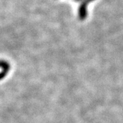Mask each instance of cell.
Segmentation results:
<instances>
[{
  "label": "cell",
  "mask_w": 123,
  "mask_h": 123,
  "mask_svg": "<svg viewBox=\"0 0 123 123\" xmlns=\"http://www.w3.org/2000/svg\"><path fill=\"white\" fill-rule=\"evenodd\" d=\"M90 3L89 0H83L78 9V17L81 21L85 20L88 15V4Z\"/></svg>",
  "instance_id": "cell-1"
},
{
  "label": "cell",
  "mask_w": 123,
  "mask_h": 123,
  "mask_svg": "<svg viewBox=\"0 0 123 123\" xmlns=\"http://www.w3.org/2000/svg\"><path fill=\"white\" fill-rule=\"evenodd\" d=\"M0 68H1V71L0 73V81L4 79L6 77V75L8 74L10 66L8 62L0 60Z\"/></svg>",
  "instance_id": "cell-2"
}]
</instances>
